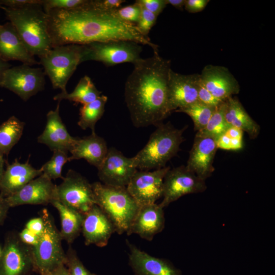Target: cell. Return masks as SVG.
<instances>
[{
    "label": "cell",
    "instance_id": "cell-1",
    "mask_svg": "<svg viewBox=\"0 0 275 275\" xmlns=\"http://www.w3.org/2000/svg\"><path fill=\"white\" fill-rule=\"evenodd\" d=\"M114 11L97 8L91 4V0L77 8L50 10L47 13L48 30L52 47L127 40L148 45L154 53H158L157 45L141 34L136 24L119 18Z\"/></svg>",
    "mask_w": 275,
    "mask_h": 275
},
{
    "label": "cell",
    "instance_id": "cell-2",
    "mask_svg": "<svg viewBox=\"0 0 275 275\" xmlns=\"http://www.w3.org/2000/svg\"><path fill=\"white\" fill-rule=\"evenodd\" d=\"M125 84V101L134 126L158 125L170 114L168 106V81L171 61L158 53L141 59Z\"/></svg>",
    "mask_w": 275,
    "mask_h": 275
},
{
    "label": "cell",
    "instance_id": "cell-3",
    "mask_svg": "<svg viewBox=\"0 0 275 275\" xmlns=\"http://www.w3.org/2000/svg\"><path fill=\"white\" fill-rule=\"evenodd\" d=\"M1 8L31 54L39 58L52 48L48 30V15L41 5Z\"/></svg>",
    "mask_w": 275,
    "mask_h": 275
},
{
    "label": "cell",
    "instance_id": "cell-4",
    "mask_svg": "<svg viewBox=\"0 0 275 275\" xmlns=\"http://www.w3.org/2000/svg\"><path fill=\"white\" fill-rule=\"evenodd\" d=\"M185 129L175 128L170 122L157 125L144 147L133 157L137 169L150 171L166 167L179 151Z\"/></svg>",
    "mask_w": 275,
    "mask_h": 275
},
{
    "label": "cell",
    "instance_id": "cell-5",
    "mask_svg": "<svg viewBox=\"0 0 275 275\" xmlns=\"http://www.w3.org/2000/svg\"><path fill=\"white\" fill-rule=\"evenodd\" d=\"M95 204L104 212L119 234L127 233L140 206L126 187L107 185L100 182L92 183Z\"/></svg>",
    "mask_w": 275,
    "mask_h": 275
},
{
    "label": "cell",
    "instance_id": "cell-6",
    "mask_svg": "<svg viewBox=\"0 0 275 275\" xmlns=\"http://www.w3.org/2000/svg\"><path fill=\"white\" fill-rule=\"evenodd\" d=\"M84 45L66 44L52 47L47 53L39 57L44 72L50 79L53 89L67 93L66 85L81 63Z\"/></svg>",
    "mask_w": 275,
    "mask_h": 275
},
{
    "label": "cell",
    "instance_id": "cell-7",
    "mask_svg": "<svg viewBox=\"0 0 275 275\" xmlns=\"http://www.w3.org/2000/svg\"><path fill=\"white\" fill-rule=\"evenodd\" d=\"M44 230L34 247L36 271L40 275L65 264L66 253L62 245V238L54 219L47 209L41 212Z\"/></svg>",
    "mask_w": 275,
    "mask_h": 275
},
{
    "label": "cell",
    "instance_id": "cell-8",
    "mask_svg": "<svg viewBox=\"0 0 275 275\" xmlns=\"http://www.w3.org/2000/svg\"><path fill=\"white\" fill-rule=\"evenodd\" d=\"M81 63L95 61L106 66L124 63L134 64L142 58V47L136 42L127 40L95 42L84 44Z\"/></svg>",
    "mask_w": 275,
    "mask_h": 275
},
{
    "label": "cell",
    "instance_id": "cell-9",
    "mask_svg": "<svg viewBox=\"0 0 275 275\" xmlns=\"http://www.w3.org/2000/svg\"><path fill=\"white\" fill-rule=\"evenodd\" d=\"M33 271L34 247L23 243L18 233L8 232L0 257V275H31Z\"/></svg>",
    "mask_w": 275,
    "mask_h": 275
},
{
    "label": "cell",
    "instance_id": "cell-10",
    "mask_svg": "<svg viewBox=\"0 0 275 275\" xmlns=\"http://www.w3.org/2000/svg\"><path fill=\"white\" fill-rule=\"evenodd\" d=\"M56 193L58 201L82 214L95 204L92 183L73 170H69L57 185Z\"/></svg>",
    "mask_w": 275,
    "mask_h": 275
},
{
    "label": "cell",
    "instance_id": "cell-11",
    "mask_svg": "<svg viewBox=\"0 0 275 275\" xmlns=\"http://www.w3.org/2000/svg\"><path fill=\"white\" fill-rule=\"evenodd\" d=\"M206 189L205 181L186 166L170 169L163 178L162 200L159 205L164 208L183 196L203 193Z\"/></svg>",
    "mask_w": 275,
    "mask_h": 275
},
{
    "label": "cell",
    "instance_id": "cell-12",
    "mask_svg": "<svg viewBox=\"0 0 275 275\" xmlns=\"http://www.w3.org/2000/svg\"><path fill=\"white\" fill-rule=\"evenodd\" d=\"M45 75L42 68L23 64L5 71L0 87L13 92L26 101L43 90Z\"/></svg>",
    "mask_w": 275,
    "mask_h": 275
},
{
    "label": "cell",
    "instance_id": "cell-13",
    "mask_svg": "<svg viewBox=\"0 0 275 275\" xmlns=\"http://www.w3.org/2000/svg\"><path fill=\"white\" fill-rule=\"evenodd\" d=\"M170 169L166 167L152 171L137 170L135 172L126 188L140 206L155 203L162 197L163 178Z\"/></svg>",
    "mask_w": 275,
    "mask_h": 275
},
{
    "label": "cell",
    "instance_id": "cell-14",
    "mask_svg": "<svg viewBox=\"0 0 275 275\" xmlns=\"http://www.w3.org/2000/svg\"><path fill=\"white\" fill-rule=\"evenodd\" d=\"M97 169L102 183L117 187H126L138 170L133 157L125 156L114 147L108 149L103 163Z\"/></svg>",
    "mask_w": 275,
    "mask_h": 275
},
{
    "label": "cell",
    "instance_id": "cell-15",
    "mask_svg": "<svg viewBox=\"0 0 275 275\" xmlns=\"http://www.w3.org/2000/svg\"><path fill=\"white\" fill-rule=\"evenodd\" d=\"M199 74L183 75L170 69L168 81V106L171 114L198 101Z\"/></svg>",
    "mask_w": 275,
    "mask_h": 275
},
{
    "label": "cell",
    "instance_id": "cell-16",
    "mask_svg": "<svg viewBox=\"0 0 275 275\" xmlns=\"http://www.w3.org/2000/svg\"><path fill=\"white\" fill-rule=\"evenodd\" d=\"M57 185L44 174L31 180L18 192L5 198L10 207L50 204L57 199Z\"/></svg>",
    "mask_w": 275,
    "mask_h": 275
},
{
    "label": "cell",
    "instance_id": "cell-17",
    "mask_svg": "<svg viewBox=\"0 0 275 275\" xmlns=\"http://www.w3.org/2000/svg\"><path fill=\"white\" fill-rule=\"evenodd\" d=\"M217 149L215 139L195 135L186 167L205 181L214 171L213 164Z\"/></svg>",
    "mask_w": 275,
    "mask_h": 275
},
{
    "label": "cell",
    "instance_id": "cell-18",
    "mask_svg": "<svg viewBox=\"0 0 275 275\" xmlns=\"http://www.w3.org/2000/svg\"><path fill=\"white\" fill-rule=\"evenodd\" d=\"M115 232L112 223L97 205H94L84 214L81 232L86 245L105 246Z\"/></svg>",
    "mask_w": 275,
    "mask_h": 275
},
{
    "label": "cell",
    "instance_id": "cell-19",
    "mask_svg": "<svg viewBox=\"0 0 275 275\" xmlns=\"http://www.w3.org/2000/svg\"><path fill=\"white\" fill-rule=\"evenodd\" d=\"M203 86L216 98L225 101L240 91L238 81L225 67L208 65L199 74Z\"/></svg>",
    "mask_w": 275,
    "mask_h": 275
},
{
    "label": "cell",
    "instance_id": "cell-20",
    "mask_svg": "<svg viewBox=\"0 0 275 275\" xmlns=\"http://www.w3.org/2000/svg\"><path fill=\"white\" fill-rule=\"evenodd\" d=\"M60 102L56 108L46 115V124L38 142L47 146L51 151L62 150L68 152L72 149L79 138L72 136L68 132L60 116Z\"/></svg>",
    "mask_w": 275,
    "mask_h": 275
},
{
    "label": "cell",
    "instance_id": "cell-21",
    "mask_svg": "<svg viewBox=\"0 0 275 275\" xmlns=\"http://www.w3.org/2000/svg\"><path fill=\"white\" fill-rule=\"evenodd\" d=\"M164 224L163 208L156 203L145 205L140 207L126 233L128 235L135 234L151 241L162 231Z\"/></svg>",
    "mask_w": 275,
    "mask_h": 275
},
{
    "label": "cell",
    "instance_id": "cell-22",
    "mask_svg": "<svg viewBox=\"0 0 275 275\" xmlns=\"http://www.w3.org/2000/svg\"><path fill=\"white\" fill-rule=\"evenodd\" d=\"M129 264L136 275H181L169 261L151 256L128 242Z\"/></svg>",
    "mask_w": 275,
    "mask_h": 275
},
{
    "label": "cell",
    "instance_id": "cell-23",
    "mask_svg": "<svg viewBox=\"0 0 275 275\" xmlns=\"http://www.w3.org/2000/svg\"><path fill=\"white\" fill-rule=\"evenodd\" d=\"M0 58L6 62L19 61L30 66L40 64L29 51L10 22L0 25Z\"/></svg>",
    "mask_w": 275,
    "mask_h": 275
},
{
    "label": "cell",
    "instance_id": "cell-24",
    "mask_svg": "<svg viewBox=\"0 0 275 275\" xmlns=\"http://www.w3.org/2000/svg\"><path fill=\"white\" fill-rule=\"evenodd\" d=\"M41 169H36L29 162L20 163L16 159L7 164L0 182V195L7 198L15 194L33 179L41 175Z\"/></svg>",
    "mask_w": 275,
    "mask_h": 275
},
{
    "label": "cell",
    "instance_id": "cell-25",
    "mask_svg": "<svg viewBox=\"0 0 275 275\" xmlns=\"http://www.w3.org/2000/svg\"><path fill=\"white\" fill-rule=\"evenodd\" d=\"M108 150L104 139L96 133H92L89 136L78 138L70 151L71 155L69 157V161L83 158L98 169L103 163Z\"/></svg>",
    "mask_w": 275,
    "mask_h": 275
},
{
    "label": "cell",
    "instance_id": "cell-26",
    "mask_svg": "<svg viewBox=\"0 0 275 275\" xmlns=\"http://www.w3.org/2000/svg\"><path fill=\"white\" fill-rule=\"evenodd\" d=\"M225 118L230 127L246 132L252 139L258 137L260 126L248 114L238 98L230 97L225 100Z\"/></svg>",
    "mask_w": 275,
    "mask_h": 275
},
{
    "label": "cell",
    "instance_id": "cell-27",
    "mask_svg": "<svg viewBox=\"0 0 275 275\" xmlns=\"http://www.w3.org/2000/svg\"><path fill=\"white\" fill-rule=\"evenodd\" d=\"M59 212L61 219L60 231L63 240L72 244L81 232L84 214L61 203L57 199L50 203Z\"/></svg>",
    "mask_w": 275,
    "mask_h": 275
},
{
    "label": "cell",
    "instance_id": "cell-28",
    "mask_svg": "<svg viewBox=\"0 0 275 275\" xmlns=\"http://www.w3.org/2000/svg\"><path fill=\"white\" fill-rule=\"evenodd\" d=\"M90 77L85 75L80 78L74 90L70 93H60L53 97L54 100H68L82 105L95 100L101 95Z\"/></svg>",
    "mask_w": 275,
    "mask_h": 275
},
{
    "label": "cell",
    "instance_id": "cell-29",
    "mask_svg": "<svg viewBox=\"0 0 275 275\" xmlns=\"http://www.w3.org/2000/svg\"><path fill=\"white\" fill-rule=\"evenodd\" d=\"M25 123L13 116L0 125V154L8 155L21 138Z\"/></svg>",
    "mask_w": 275,
    "mask_h": 275
},
{
    "label": "cell",
    "instance_id": "cell-30",
    "mask_svg": "<svg viewBox=\"0 0 275 275\" xmlns=\"http://www.w3.org/2000/svg\"><path fill=\"white\" fill-rule=\"evenodd\" d=\"M107 100V97L101 95L94 101L82 105L79 109L78 125L84 130L90 128L92 133H95L96 123L104 114Z\"/></svg>",
    "mask_w": 275,
    "mask_h": 275
},
{
    "label": "cell",
    "instance_id": "cell-31",
    "mask_svg": "<svg viewBox=\"0 0 275 275\" xmlns=\"http://www.w3.org/2000/svg\"><path fill=\"white\" fill-rule=\"evenodd\" d=\"M225 101L216 107L206 126L196 135L208 136L216 140L230 126L225 118Z\"/></svg>",
    "mask_w": 275,
    "mask_h": 275
},
{
    "label": "cell",
    "instance_id": "cell-32",
    "mask_svg": "<svg viewBox=\"0 0 275 275\" xmlns=\"http://www.w3.org/2000/svg\"><path fill=\"white\" fill-rule=\"evenodd\" d=\"M216 107L204 104L198 101L175 112L184 113L188 115L194 122L195 130L199 131L206 126Z\"/></svg>",
    "mask_w": 275,
    "mask_h": 275
},
{
    "label": "cell",
    "instance_id": "cell-33",
    "mask_svg": "<svg viewBox=\"0 0 275 275\" xmlns=\"http://www.w3.org/2000/svg\"><path fill=\"white\" fill-rule=\"evenodd\" d=\"M53 155L51 159L44 163L40 168L42 173L51 180L58 178L63 179L62 170L63 166L69 161L68 152L56 150L53 151Z\"/></svg>",
    "mask_w": 275,
    "mask_h": 275
},
{
    "label": "cell",
    "instance_id": "cell-34",
    "mask_svg": "<svg viewBox=\"0 0 275 275\" xmlns=\"http://www.w3.org/2000/svg\"><path fill=\"white\" fill-rule=\"evenodd\" d=\"M243 132L238 128L229 127L216 140L217 149L237 151L243 148Z\"/></svg>",
    "mask_w": 275,
    "mask_h": 275
},
{
    "label": "cell",
    "instance_id": "cell-35",
    "mask_svg": "<svg viewBox=\"0 0 275 275\" xmlns=\"http://www.w3.org/2000/svg\"><path fill=\"white\" fill-rule=\"evenodd\" d=\"M65 265L69 275H90V274L79 259L75 250L70 245L66 253Z\"/></svg>",
    "mask_w": 275,
    "mask_h": 275
},
{
    "label": "cell",
    "instance_id": "cell-36",
    "mask_svg": "<svg viewBox=\"0 0 275 275\" xmlns=\"http://www.w3.org/2000/svg\"><path fill=\"white\" fill-rule=\"evenodd\" d=\"M88 0H43L42 6L47 13L54 9L68 10L77 8L85 5Z\"/></svg>",
    "mask_w": 275,
    "mask_h": 275
},
{
    "label": "cell",
    "instance_id": "cell-37",
    "mask_svg": "<svg viewBox=\"0 0 275 275\" xmlns=\"http://www.w3.org/2000/svg\"><path fill=\"white\" fill-rule=\"evenodd\" d=\"M115 14L121 20L136 24L141 12L140 6L136 2L124 7H120L114 11Z\"/></svg>",
    "mask_w": 275,
    "mask_h": 275
},
{
    "label": "cell",
    "instance_id": "cell-38",
    "mask_svg": "<svg viewBox=\"0 0 275 275\" xmlns=\"http://www.w3.org/2000/svg\"><path fill=\"white\" fill-rule=\"evenodd\" d=\"M141 8L140 17L136 26L141 34L148 37V35L151 29L156 23L157 16L150 11L141 7Z\"/></svg>",
    "mask_w": 275,
    "mask_h": 275
},
{
    "label": "cell",
    "instance_id": "cell-39",
    "mask_svg": "<svg viewBox=\"0 0 275 275\" xmlns=\"http://www.w3.org/2000/svg\"><path fill=\"white\" fill-rule=\"evenodd\" d=\"M198 99L199 102L213 107H217L224 101L214 97L201 83L200 78L198 83Z\"/></svg>",
    "mask_w": 275,
    "mask_h": 275
},
{
    "label": "cell",
    "instance_id": "cell-40",
    "mask_svg": "<svg viewBox=\"0 0 275 275\" xmlns=\"http://www.w3.org/2000/svg\"><path fill=\"white\" fill-rule=\"evenodd\" d=\"M135 2L141 7L150 11L157 17L167 5L166 0H136Z\"/></svg>",
    "mask_w": 275,
    "mask_h": 275
},
{
    "label": "cell",
    "instance_id": "cell-41",
    "mask_svg": "<svg viewBox=\"0 0 275 275\" xmlns=\"http://www.w3.org/2000/svg\"><path fill=\"white\" fill-rule=\"evenodd\" d=\"M125 2L124 0H91V4L103 10L113 11L120 8Z\"/></svg>",
    "mask_w": 275,
    "mask_h": 275
},
{
    "label": "cell",
    "instance_id": "cell-42",
    "mask_svg": "<svg viewBox=\"0 0 275 275\" xmlns=\"http://www.w3.org/2000/svg\"><path fill=\"white\" fill-rule=\"evenodd\" d=\"M209 2L208 0H185L184 8L190 13L199 12L204 9Z\"/></svg>",
    "mask_w": 275,
    "mask_h": 275
},
{
    "label": "cell",
    "instance_id": "cell-43",
    "mask_svg": "<svg viewBox=\"0 0 275 275\" xmlns=\"http://www.w3.org/2000/svg\"><path fill=\"white\" fill-rule=\"evenodd\" d=\"M44 222L41 216L31 219L26 224L25 227L28 230L39 237L44 230Z\"/></svg>",
    "mask_w": 275,
    "mask_h": 275
},
{
    "label": "cell",
    "instance_id": "cell-44",
    "mask_svg": "<svg viewBox=\"0 0 275 275\" xmlns=\"http://www.w3.org/2000/svg\"><path fill=\"white\" fill-rule=\"evenodd\" d=\"M18 235L23 243L33 247L35 246L38 242L39 237L26 228L18 233Z\"/></svg>",
    "mask_w": 275,
    "mask_h": 275
},
{
    "label": "cell",
    "instance_id": "cell-45",
    "mask_svg": "<svg viewBox=\"0 0 275 275\" xmlns=\"http://www.w3.org/2000/svg\"><path fill=\"white\" fill-rule=\"evenodd\" d=\"M43 0H1L2 6L8 8H18L30 4L42 5Z\"/></svg>",
    "mask_w": 275,
    "mask_h": 275
},
{
    "label": "cell",
    "instance_id": "cell-46",
    "mask_svg": "<svg viewBox=\"0 0 275 275\" xmlns=\"http://www.w3.org/2000/svg\"><path fill=\"white\" fill-rule=\"evenodd\" d=\"M10 208L6 198L0 195V225L3 224Z\"/></svg>",
    "mask_w": 275,
    "mask_h": 275
},
{
    "label": "cell",
    "instance_id": "cell-47",
    "mask_svg": "<svg viewBox=\"0 0 275 275\" xmlns=\"http://www.w3.org/2000/svg\"><path fill=\"white\" fill-rule=\"evenodd\" d=\"M41 275H69V274L65 265H62L53 270Z\"/></svg>",
    "mask_w": 275,
    "mask_h": 275
},
{
    "label": "cell",
    "instance_id": "cell-48",
    "mask_svg": "<svg viewBox=\"0 0 275 275\" xmlns=\"http://www.w3.org/2000/svg\"><path fill=\"white\" fill-rule=\"evenodd\" d=\"M167 4H170L177 9L182 10L184 7L185 0H166Z\"/></svg>",
    "mask_w": 275,
    "mask_h": 275
},
{
    "label": "cell",
    "instance_id": "cell-49",
    "mask_svg": "<svg viewBox=\"0 0 275 275\" xmlns=\"http://www.w3.org/2000/svg\"><path fill=\"white\" fill-rule=\"evenodd\" d=\"M11 65L8 63L0 58V85L5 71L11 67Z\"/></svg>",
    "mask_w": 275,
    "mask_h": 275
},
{
    "label": "cell",
    "instance_id": "cell-50",
    "mask_svg": "<svg viewBox=\"0 0 275 275\" xmlns=\"http://www.w3.org/2000/svg\"><path fill=\"white\" fill-rule=\"evenodd\" d=\"M5 163V160L4 158V155L0 154V182L2 179L3 174L5 172L4 164Z\"/></svg>",
    "mask_w": 275,
    "mask_h": 275
},
{
    "label": "cell",
    "instance_id": "cell-51",
    "mask_svg": "<svg viewBox=\"0 0 275 275\" xmlns=\"http://www.w3.org/2000/svg\"><path fill=\"white\" fill-rule=\"evenodd\" d=\"M2 248L1 245H0V257H1V254H2Z\"/></svg>",
    "mask_w": 275,
    "mask_h": 275
},
{
    "label": "cell",
    "instance_id": "cell-52",
    "mask_svg": "<svg viewBox=\"0 0 275 275\" xmlns=\"http://www.w3.org/2000/svg\"><path fill=\"white\" fill-rule=\"evenodd\" d=\"M90 275H97V274H94V273H90Z\"/></svg>",
    "mask_w": 275,
    "mask_h": 275
},
{
    "label": "cell",
    "instance_id": "cell-53",
    "mask_svg": "<svg viewBox=\"0 0 275 275\" xmlns=\"http://www.w3.org/2000/svg\"><path fill=\"white\" fill-rule=\"evenodd\" d=\"M2 7V5H1V0H0V8H1V7Z\"/></svg>",
    "mask_w": 275,
    "mask_h": 275
},
{
    "label": "cell",
    "instance_id": "cell-54",
    "mask_svg": "<svg viewBox=\"0 0 275 275\" xmlns=\"http://www.w3.org/2000/svg\"><path fill=\"white\" fill-rule=\"evenodd\" d=\"M3 101V99H0V102L2 101Z\"/></svg>",
    "mask_w": 275,
    "mask_h": 275
}]
</instances>
